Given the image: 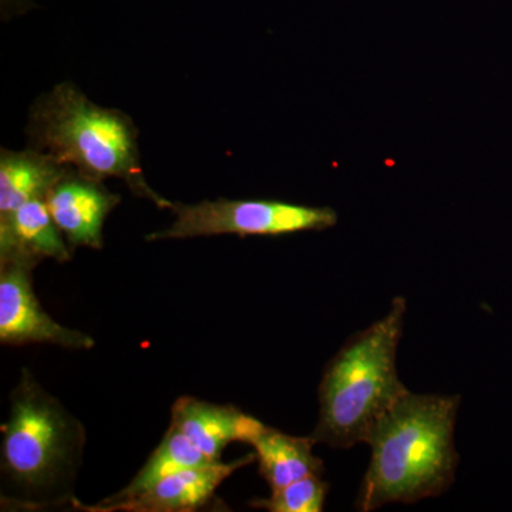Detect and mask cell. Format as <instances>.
Wrapping results in <instances>:
<instances>
[{
    "label": "cell",
    "instance_id": "obj_12",
    "mask_svg": "<svg viewBox=\"0 0 512 512\" xmlns=\"http://www.w3.org/2000/svg\"><path fill=\"white\" fill-rule=\"evenodd\" d=\"M72 167L62 165L28 150L13 151L2 148L0 153V218L12 214L20 205L33 198H46L47 192Z\"/></svg>",
    "mask_w": 512,
    "mask_h": 512
},
{
    "label": "cell",
    "instance_id": "obj_14",
    "mask_svg": "<svg viewBox=\"0 0 512 512\" xmlns=\"http://www.w3.org/2000/svg\"><path fill=\"white\" fill-rule=\"evenodd\" d=\"M329 484L323 476H308L274 488L271 497L252 501L254 508L269 512H320L325 510Z\"/></svg>",
    "mask_w": 512,
    "mask_h": 512
},
{
    "label": "cell",
    "instance_id": "obj_13",
    "mask_svg": "<svg viewBox=\"0 0 512 512\" xmlns=\"http://www.w3.org/2000/svg\"><path fill=\"white\" fill-rule=\"evenodd\" d=\"M211 463L212 461L208 460L200 448L195 446L177 427L170 424L163 440L160 441L156 450L151 453L146 464L140 468L133 480L119 493L110 495L103 501L111 503V501L126 500V498L143 493L171 474L187 470V468L207 466Z\"/></svg>",
    "mask_w": 512,
    "mask_h": 512
},
{
    "label": "cell",
    "instance_id": "obj_4",
    "mask_svg": "<svg viewBox=\"0 0 512 512\" xmlns=\"http://www.w3.org/2000/svg\"><path fill=\"white\" fill-rule=\"evenodd\" d=\"M2 433L0 466L15 493L13 504L28 510L72 504L86 430L28 369L10 394Z\"/></svg>",
    "mask_w": 512,
    "mask_h": 512
},
{
    "label": "cell",
    "instance_id": "obj_2",
    "mask_svg": "<svg viewBox=\"0 0 512 512\" xmlns=\"http://www.w3.org/2000/svg\"><path fill=\"white\" fill-rule=\"evenodd\" d=\"M26 134L29 148L79 174L100 181L119 178L136 197L161 210L173 207L144 177L133 119L93 103L76 84L59 83L40 94L30 107Z\"/></svg>",
    "mask_w": 512,
    "mask_h": 512
},
{
    "label": "cell",
    "instance_id": "obj_6",
    "mask_svg": "<svg viewBox=\"0 0 512 512\" xmlns=\"http://www.w3.org/2000/svg\"><path fill=\"white\" fill-rule=\"evenodd\" d=\"M35 268L22 262H0V342L8 346L52 345L90 350L92 336L60 325L43 309L33 288Z\"/></svg>",
    "mask_w": 512,
    "mask_h": 512
},
{
    "label": "cell",
    "instance_id": "obj_7",
    "mask_svg": "<svg viewBox=\"0 0 512 512\" xmlns=\"http://www.w3.org/2000/svg\"><path fill=\"white\" fill-rule=\"evenodd\" d=\"M256 460L255 453L232 461V463L207 464V466L187 468L165 477L143 493L120 501H100L86 505L73 498L76 510L89 512H191L205 507L218 487L239 468Z\"/></svg>",
    "mask_w": 512,
    "mask_h": 512
},
{
    "label": "cell",
    "instance_id": "obj_9",
    "mask_svg": "<svg viewBox=\"0 0 512 512\" xmlns=\"http://www.w3.org/2000/svg\"><path fill=\"white\" fill-rule=\"evenodd\" d=\"M73 249L60 231L46 198H33L0 218V262H22L36 268L45 259L67 262Z\"/></svg>",
    "mask_w": 512,
    "mask_h": 512
},
{
    "label": "cell",
    "instance_id": "obj_10",
    "mask_svg": "<svg viewBox=\"0 0 512 512\" xmlns=\"http://www.w3.org/2000/svg\"><path fill=\"white\" fill-rule=\"evenodd\" d=\"M171 424L200 448L208 460L217 463L229 444L248 443L264 423L237 407L183 396L174 403Z\"/></svg>",
    "mask_w": 512,
    "mask_h": 512
},
{
    "label": "cell",
    "instance_id": "obj_1",
    "mask_svg": "<svg viewBox=\"0 0 512 512\" xmlns=\"http://www.w3.org/2000/svg\"><path fill=\"white\" fill-rule=\"evenodd\" d=\"M460 394L407 392L367 436L370 463L356 510L413 504L439 497L454 483L458 466L454 430Z\"/></svg>",
    "mask_w": 512,
    "mask_h": 512
},
{
    "label": "cell",
    "instance_id": "obj_8",
    "mask_svg": "<svg viewBox=\"0 0 512 512\" xmlns=\"http://www.w3.org/2000/svg\"><path fill=\"white\" fill-rule=\"evenodd\" d=\"M121 202L103 181L69 170L46 195V204L70 248H103V227Z\"/></svg>",
    "mask_w": 512,
    "mask_h": 512
},
{
    "label": "cell",
    "instance_id": "obj_3",
    "mask_svg": "<svg viewBox=\"0 0 512 512\" xmlns=\"http://www.w3.org/2000/svg\"><path fill=\"white\" fill-rule=\"evenodd\" d=\"M407 301L394 298L382 319L356 333L340 348L319 384L316 443L348 450L366 443L377 421L409 392L397 372Z\"/></svg>",
    "mask_w": 512,
    "mask_h": 512
},
{
    "label": "cell",
    "instance_id": "obj_5",
    "mask_svg": "<svg viewBox=\"0 0 512 512\" xmlns=\"http://www.w3.org/2000/svg\"><path fill=\"white\" fill-rule=\"evenodd\" d=\"M170 227L151 232L146 241L238 235L284 237L299 232L325 231L339 221L330 207H309L275 200H205L197 204L174 202Z\"/></svg>",
    "mask_w": 512,
    "mask_h": 512
},
{
    "label": "cell",
    "instance_id": "obj_11",
    "mask_svg": "<svg viewBox=\"0 0 512 512\" xmlns=\"http://www.w3.org/2000/svg\"><path fill=\"white\" fill-rule=\"evenodd\" d=\"M249 446L254 448L259 473L271 490L308 476H323L325 466L316 456L313 437H298L262 424Z\"/></svg>",
    "mask_w": 512,
    "mask_h": 512
}]
</instances>
